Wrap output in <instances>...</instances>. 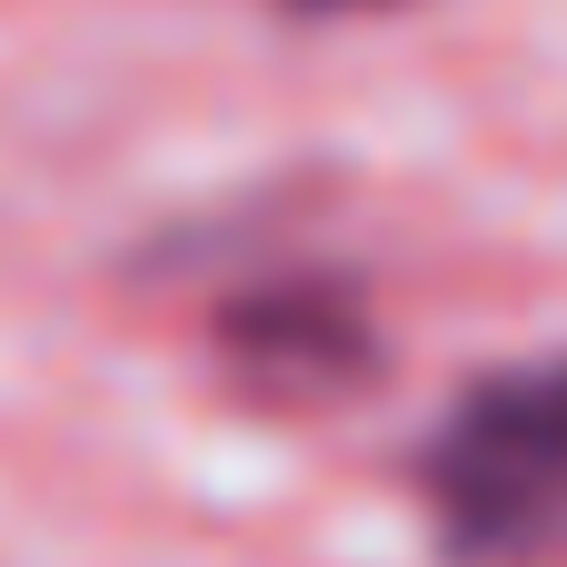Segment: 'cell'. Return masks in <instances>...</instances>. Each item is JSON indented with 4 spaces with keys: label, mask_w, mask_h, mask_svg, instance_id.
Segmentation results:
<instances>
[{
    "label": "cell",
    "mask_w": 567,
    "mask_h": 567,
    "mask_svg": "<svg viewBox=\"0 0 567 567\" xmlns=\"http://www.w3.org/2000/svg\"><path fill=\"white\" fill-rule=\"evenodd\" d=\"M419 508L449 567H567V349L478 369L439 409Z\"/></svg>",
    "instance_id": "obj_1"
},
{
    "label": "cell",
    "mask_w": 567,
    "mask_h": 567,
    "mask_svg": "<svg viewBox=\"0 0 567 567\" xmlns=\"http://www.w3.org/2000/svg\"><path fill=\"white\" fill-rule=\"evenodd\" d=\"M299 10H349V0H299Z\"/></svg>",
    "instance_id": "obj_3"
},
{
    "label": "cell",
    "mask_w": 567,
    "mask_h": 567,
    "mask_svg": "<svg viewBox=\"0 0 567 567\" xmlns=\"http://www.w3.org/2000/svg\"><path fill=\"white\" fill-rule=\"evenodd\" d=\"M219 369L259 409H339L379 379V319L349 269H279L219 299Z\"/></svg>",
    "instance_id": "obj_2"
}]
</instances>
